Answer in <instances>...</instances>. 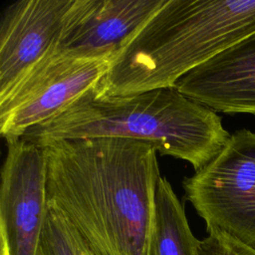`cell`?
<instances>
[{
	"instance_id": "obj_1",
	"label": "cell",
	"mask_w": 255,
	"mask_h": 255,
	"mask_svg": "<svg viewBox=\"0 0 255 255\" xmlns=\"http://www.w3.org/2000/svg\"><path fill=\"white\" fill-rule=\"evenodd\" d=\"M48 204L94 255H152L156 147L121 137L47 140Z\"/></svg>"
},
{
	"instance_id": "obj_2",
	"label": "cell",
	"mask_w": 255,
	"mask_h": 255,
	"mask_svg": "<svg viewBox=\"0 0 255 255\" xmlns=\"http://www.w3.org/2000/svg\"><path fill=\"white\" fill-rule=\"evenodd\" d=\"M230 133L217 113L181 94L162 88L128 96L100 95L96 87L23 138L47 140L121 137L153 144L161 155L185 160L195 171L225 146Z\"/></svg>"
},
{
	"instance_id": "obj_3",
	"label": "cell",
	"mask_w": 255,
	"mask_h": 255,
	"mask_svg": "<svg viewBox=\"0 0 255 255\" xmlns=\"http://www.w3.org/2000/svg\"><path fill=\"white\" fill-rule=\"evenodd\" d=\"M255 32V0H166L112 60L100 95L173 88Z\"/></svg>"
},
{
	"instance_id": "obj_4",
	"label": "cell",
	"mask_w": 255,
	"mask_h": 255,
	"mask_svg": "<svg viewBox=\"0 0 255 255\" xmlns=\"http://www.w3.org/2000/svg\"><path fill=\"white\" fill-rule=\"evenodd\" d=\"M182 188L207 232L255 251V132H233L209 163L184 177Z\"/></svg>"
},
{
	"instance_id": "obj_5",
	"label": "cell",
	"mask_w": 255,
	"mask_h": 255,
	"mask_svg": "<svg viewBox=\"0 0 255 255\" xmlns=\"http://www.w3.org/2000/svg\"><path fill=\"white\" fill-rule=\"evenodd\" d=\"M111 62L59 48L46 57L0 100V132L6 142L23 137L68 109L102 81Z\"/></svg>"
},
{
	"instance_id": "obj_6",
	"label": "cell",
	"mask_w": 255,
	"mask_h": 255,
	"mask_svg": "<svg viewBox=\"0 0 255 255\" xmlns=\"http://www.w3.org/2000/svg\"><path fill=\"white\" fill-rule=\"evenodd\" d=\"M47 211L43 147L23 137L7 142L1 170V255H38Z\"/></svg>"
},
{
	"instance_id": "obj_7",
	"label": "cell",
	"mask_w": 255,
	"mask_h": 255,
	"mask_svg": "<svg viewBox=\"0 0 255 255\" xmlns=\"http://www.w3.org/2000/svg\"><path fill=\"white\" fill-rule=\"evenodd\" d=\"M76 0H19L0 21V100L55 52Z\"/></svg>"
},
{
	"instance_id": "obj_8",
	"label": "cell",
	"mask_w": 255,
	"mask_h": 255,
	"mask_svg": "<svg viewBox=\"0 0 255 255\" xmlns=\"http://www.w3.org/2000/svg\"><path fill=\"white\" fill-rule=\"evenodd\" d=\"M166 0H76L59 49L113 60Z\"/></svg>"
},
{
	"instance_id": "obj_9",
	"label": "cell",
	"mask_w": 255,
	"mask_h": 255,
	"mask_svg": "<svg viewBox=\"0 0 255 255\" xmlns=\"http://www.w3.org/2000/svg\"><path fill=\"white\" fill-rule=\"evenodd\" d=\"M174 88L215 112L255 116V32L187 73Z\"/></svg>"
},
{
	"instance_id": "obj_10",
	"label": "cell",
	"mask_w": 255,
	"mask_h": 255,
	"mask_svg": "<svg viewBox=\"0 0 255 255\" xmlns=\"http://www.w3.org/2000/svg\"><path fill=\"white\" fill-rule=\"evenodd\" d=\"M199 244L170 182L160 176L155 190L152 255H198Z\"/></svg>"
},
{
	"instance_id": "obj_11",
	"label": "cell",
	"mask_w": 255,
	"mask_h": 255,
	"mask_svg": "<svg viewBox=\"0 0 255 255\" xmlns=\"http://www.w3.org/2000/svg\"><path fill=\"white\" fill-rule=\"evenodd\" d=\"M38 255H94L76 228L55 207L48 211Z\"/></svg>"
},
{
	"instance_id": "obj_12",
	"label": "cell",
	"mask_w": 255,
	"mask_h": 255,
	"mask_svg": "<svg viewBox=\"0 0 255 255\" xmlns=\"http://www.w3.org/2000/svg\"><path fill=\"white\" fill-rule=\"evenodd\" d=\"M198 255H255V251L221 233L208 232V236L200 240Z\"/></svg>"
}]
</instances>
